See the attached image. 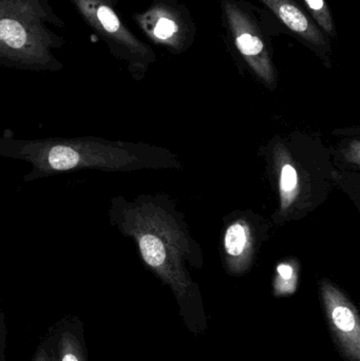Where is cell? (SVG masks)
Returning <instances> with one entry per match:
<instances>
[{"instance_id":"9c48e42d","label":"cell","mask_w":360,"mask_h":361,"mask_svg":"<svg viewBox=\"0 0 360 361\" xmlns=\"http://www.w3.org/2000/svg\"><path fill=\"white\" fill-rule=\"evenodd\" d=\"M315 25L331 40L337 38L335 19L327 0H299Z\"/></svg>"},{"instance_id":"277c9868","label":"cell","mask_w":360,"mask_h":361,"mask_svg":"<svg viewBox=\"0 0 360 361\" xmlns=\"http://www.w3.org/2000/svg\"><path fill=\"white\" fill-rule=\"evenodd\" d=\"M84 23L99 36L109 52L126 63L130 73L139 78L156 61L149 44L139 39L118 12V0H69Z\"/></svg>"},{"instance_id":"7a4b0ae2","label":"cell","mask_w":360,"mask_h":361,"mask_svg":"<svg viewBox=\"0 0 360 361\" xmlns=\"http://www.w3.org/2000/svg\"><path fill=\"white\" fill-rule=\"evenodd\" d=\"M52 0H0V67L20 71L58 72L57 57L65 29Z\"/></svg>"},{"instance_id":"4fadbf2b","label":"cell","mask_w":360,"mask_h":361,"mask_svg":"<svg viewBox=\"0 0 360 361\" xmlns=\"http://www.w3.org/2000/svg\"><path fill=\"white\" fill-rule=\"evenodd\" d=\"M298 178L295 169L292 165H285L281 173L280 186L283 192H291L297 186Z\"/></svg>"},{"instance_id":"5bb4252c","label":"cell","mask_w":360,"mask_h":361,"mask_svg":"<svg viewBox=\"0 0 360 361\" xmlns=\"http://www.w3.org/2000/svg\"><path fill=\"white\" fill-rule=\"evenodd\" d=\"M6 319H4V310L1 307V298H0V361L6 360Z\"/></svg>"},{"instance_id":"5b68a950","label":"cell","mask_w":360,"mask_h":361,"mask_svg":"<svg viewBox=\"0 0 360 361\" xmlns=\"http://www.w3.org/2000/svg\"><path fill=\"white\" fill-rule=\"evenodd\" d=\"M132 20L148 40L156 46L181 54L194 44L197 25L190 8L179 0H151Z\"/></svg>"},{"instance_id":"ba28073f","label":"cell","mask_w":360,"mask_h":361,"mask_svg":"<svg viewBox=\"0 0 360 361\" xmlns=\"http://www.w3.org/2000/svg\"><path fill=\"white\" fill-rule=\"evenodd\" d=\"M48 333L56 361H89L85 326L80 317L63 318Z\"/></svg>"},{"instance_id":"9a60e30c","label":"cell","mask_w":360,"mask_h":361,"mask_svg":"<svg viewBox=\"0 0 360 361\" xmlns=\"http://www.w3.org/2000/svg\"><path fill=\"white\" fill-rule=\"evenodd\" d=\"M278 271L279 277H280L281 281H289L290 286L295 290L296 283L292 282V279L294 280V269L289 264H280L277 269Z\"/></svg>"},{"instance_id":"3957f363","label":"cell","mask_w":360,"mask_h":361,"mask_svg":"<svg viewBox=\"0 0 360 361\" xmlns=\"http://www.w3.org/2000/svg\"><path fill=\"white\" fill-rule=\"evenodd\" d=\"M223 42L232 56L261 80L275 78L271 13L247 0H220Z\"/></svg>"},{"instance_id":"7c38bea8","label":"cell","mask_w":360,"mask_h":361,"mask_svg":"<svg viewBox=\"0 0 360 361\" xmlns=\"http://www.w3.org/2000/svg\"><path fill=\"white\" fill-rule=\"evenodd\" d=\"M32 361H56L52 341H51V337L49 333L44 336V338H42V341H40Z\"/></svg>"},{"instance_id":"6da1fadb","label":"cell","mask_w":360,"mask_h":361,"mask_svg":"<svg viewBox=\"0 0 360 361\" xmlns=\"http://www.w3.org/2000/svg\"><path fill=\"white\" fill-rule=\"evenodd\" d=\"M0 157L31 166L25 183L80 171H122L135 163V154L123 144L99 137L20 139L11 129L0 135Z\"/></svg>"},{"instance_id":"8fae6325","label":"cell","mask_w":360,"mask_h":361,"mask_svg":"<svg viewBox=\"0 0 360 361\" xmlns=\"http://www.w3.org/2000/svg\"><path fill=\"white\" fill-rule=\"evenodd\" d=\"M247 243V233L245 227L240 223L228 227L224 238L226 252L232 257H238L244 252Z\"/></svg>"},{"instance_id":"52a82bcc","label":"cell","mask_w":360,"mask_h":361,"mask_svg":"<svg viewBox=\"0 0 360 361\" xmlns=\"http://www.w3.org/2000/svg\"><path fill=\"white\" fill-rule=\"evenodd\" d=\"M266 11L300 44L310 49L325 63L332 53V40L315 25L299 0H259Z\"/></svg>"},{"instance_id":"8992f818","label":"cell","mask_w":360,"mask_h":361,"mask_svg":"<svg viewBox=\"0 0 360 361\" xmlns=\"http://www.w3.org/2000/svg\"><path fill=\"white\" fill-rule=\"evenodd\" d=\"M321 302L332 341L346 361H360V316L352 301L335 286H321Z\"/></svg>"},{"instance_id":"30bf717a","label":"cell","mask_w":360,"mask_h":361,"mask_svg":"<svg viewBox=\"0 0 360 361\" xmlns=\"http://www.w3.org/2000/svg\"><path fill=\"white\" fill-rule=\"evenodd\" d=\"M135 233L137 235V244L142 258L148 267L154 269H162L166 254L162 241L156 235L149 233H142L139 231H125Z\"/></svg>"},{"instance_id":"2e32d148","label":"cell","mask_w":360,"mask_h":361,"mask_svg":"<svg viewBox=\"0 0 360 361\" xmlns=\"http://www.w3.org/2000/svg\"><path fill=\"white\" fill-rule=\"evenodd\" d=\"M150 1H151V0H150Z\"/></svg>"}]
</instances>
